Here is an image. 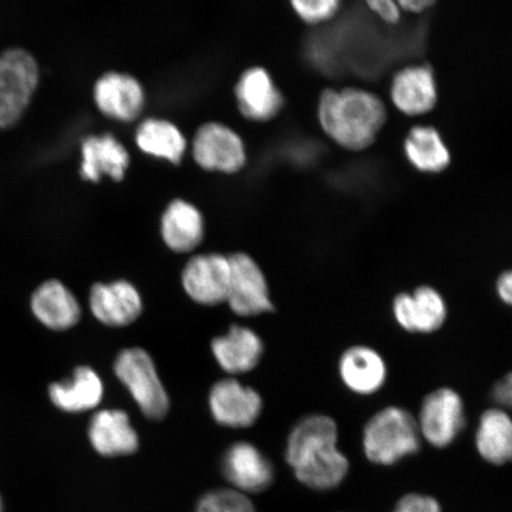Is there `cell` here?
Listing matches in <instances>:
<instances>
[{
	"label": "cell",
	"mask_w": 512,
	"mask_h": 512,
	"mask_svg": "<svg viewBox=\"0 0 512 512\" xmlns=\"http://www.w3.org/2000/svg\"><path fill=\"white\" fill-rule=\"evenodd\" d=\"M418 427L421 437L435 447L450 446L465 425L462 396L451 388H439L422 402Z\"/></svg>",
	"instance_id": "52a82bcc"
},
{
	"label": "cell",
	"mask_w": 512,
	"mask_h": 512,
	"mask_svg": "<svg viewBox=\"0 0 512 512\" xmlns=\"http://www.w3.org/2000/svg\"><path fill=\"white\" fill-rule=\"evenodd\" d=\"M338 373L345 387L357 395L379 392L387 381L388 369L383 357L366 345H355L343 352Z\"/></svg>",
	"instance_id": "9a60e30c"
},
{
	"label": "cell",
	"mask_w": 512,
	"mask_h": 512,
	"mask_svg": "<svg viewBox=\"0 0 512 512\" xmlns=\"http://www.w3.org/2000/svg\"><path fill=\"white\" fill-rule=\"evenodd\" d=\"M496 291L499 299L504 304L510 305L512 302V274L510 271L501 274L496 284Z\"/></svg>",
	"instance_id": "1f68e13d"
},
{
	"label": "cell",
	"mask_w": 512,
	"mask_h": 512,
	"mask_svg": "<svg viewBox=\"0 0 512 512\" xmlns=\"http://www.w3.org/2000/svg\"><path fill=\"white\" fill-rule=\"evenodd\" d=\"M511 376L508 375L505 379L499 381L494 388V399L499 406L503 408H509L511 406Z\"/></svg>",
	"instance_id": "4dcf8cb0"
},
{
	"label": "cell",
	"mask_w": 512,
	"mask_h": 512,
	"mask_svg": "<svg viewBox=\"0 0 512 512\" xmlns=\"http://www.w3.org/2000/svg\"><path fill=\"white\" fill-rule=\"evenodd\" d=\"M394 512H441L435 499L420 495H407L401 499Z\"/></svg>",
	"instance_id": "f1b7e54d"
},
{
	"label": "cell",
	"mask_w": 512,
	"mask_h": 512,
	"mask_svg": "<svg viewBox=\"0 0 512 512\" xmlns=\"http://www.w3.org/2000/svg\"><path fill=\"white\" fill-rule=\"evenodd\" d=\"M236 100L246 118L254 121L271 120L284 106L271 75L264 68L248 69L236 85Z\"/></svg>",
	"instance_id": "e0dca14e"
},
{
	"label": "cell",
	"mask_w": 512,
	"mask_h": 512,
	"mask_svg": "<svg viewBox=\"0 0 512 512\" xmlns=\"http://www.w3.org/2000/svg\"><path fill=\"white\" fill-rule=\"evenodd\" d=\"M162 236L174 252L194 251L204 238L201 211L183 200L171 202L162 217Z\"/></svg>",
	"instance_id": "603a6c76"
},
{
	"label": "cell",
	"mask_w": 512,
	"mask_h": 512,
	"mask_svg": "<svg viewBox=\"0 0 512 512\" xmlns=\"http://www.w3.org/2000/svg\"><path fill=\"white\" fill-rule=\"evenodd\" d=\"M130 157L117 139L108 136L89 137L82 144L81 176L85 181L99 182L102 175L121 181Z\"/></svg>",
	"instance_id": "7402d4cb"
},
{
	"label": "cell",
	"mask_w": 512,
	"mask_h": 512,
	"mask_svg": "<svg viewBox=\"0 0 512 512\" xmlns=\"http://www.w3.org/2000/svg\"><path fill=\"white\" fill-rule=\"evenodd\" d=\"M420 438L418 422L411 413L400 407H387L364 428V452L370 462L393 465L418 452Z\"/></svg>",
	"instance_id": "3957f363"
},
{
	"label": "cell",
	"mask_w": 512,
	"mask_h": 512,
	"mask_svg": "<svg viewBox=\"0 0 512 512\" xmlns=\"http://www.w3.org/2000/svg\"><path fill=\"white\" fill-rule=\"evenodd\" d=\"M395 2L398 4L400 10L413 12V14H420V12L430 9L437 0H395Z\"/></svg>",
	"instance_id": "d6a6232c"
},
{
	"label": "cell",
	"mask_w": 512,
	"mask_h": 512,
	"mask_svg": "<svg viewBox=\"0 0 512 512\" xmlns=\"http://www.w3.org/2000/svg\"><path fill=\"white\" fill-rule=\"evenodd\" d=\"M114 373L146 418H165L170 409L169 395L159 379L155 362L145 350L133 348L121 351L114 363Z\"/></svg>",
	"instance_id": "277c9868"
},
{
	"label": "cell",
	"mask_w": 512,
	"mask_h": 512,
	"mask_svg": "<svg viewBox=\"0 0 512 512\" xmlns=\"http://www.w3.org/2000/svg\"><path fill=\"white\" fill-rule=\"evenodd\" d=\"M192 152L196 163L209 171L233 174L246 164V151L241 138L222 124L203 125L196 133Z\"/></svg>",
	"instance_id": "ba28073f"
},
{
	"label": "cell",
	"mask_w": 512,
	"mask_h": 512,
	"mask_svg": "<svg viewBox=\"0 0 512 512\" xmlns=\"http://www.w3.org/2000/svg\"><path fill=\"white\" fill-rule=\"evenodd\" d=\"M405 152L415 169L428 174L444 171L451 162L450 152L433 127H414L406 139Z\"/></svg>",
	"instance_id": "d4e9b609"
},
{
	"label": "cell",
	"mask_w": 512,
	"mask_h": 512,
	"mask_svg": "<svg viewBox=\"0 0 512 512\" xmlns=\"http://www.w3.org/2000/svg\"><path fill=\"white\" fill-rule=\"evenodd\" d=\"M221 470L233 489L242 494L264 491L273 482V466L264 454L249 443H236L223 454Z\"/></svg>",
	"instance_id": "7c38bea8"
},
{
	"label": "cell",
	"mask_w": 512,
	"mask_h": 512,
	"mask_svg": "<svg viewBox=\"0 0 512 512\" xmlns=\"http://www.w3.org/2000/svg\"><path fill=\"white\" fill-rule=\"evenodd\" d=\"M49 398L66 413L91 411L104 398V383L91 367H79L69 381L51 384Z\"/></svg>",
	"instance_id": "44dd1931"
},
{
	"label": "cell",
	"mask_w": 512,
	"mask_h": 512,
	"mask_svg": "<svg viewBox=\"0 0 512 512\" xmlns=\"http://www.w3.org/2000/svg\"><path fill=\"white\" fill-rule=\"evenodd\" d=\"M476 444L486 462L495 465L509 462L512 454V422L503 408H491L482 415Z\"/></svg>",
	"instance_id": "cb8c5ba5"
},
{
	"label": "cell",
	"mask_w": 512,
	"mask_h": 512,
	"mask_svg": "<svg viewBox=\"0 0 512 512\" xmlns=\"http://www.w3.org/2000/svg\"><path fill=\"white\" fill-rule=\"evenodd\" d=\"M88 438L94 451L107 458L131 456L140 445L130 416L121 409L96 413L89 424Z\"/></svg>",
	"instance_id": "5bb4252c"
},
{
	"label": "cell",
	"mask_w": 512,
	"mask_h": 512,
	"mask_svg": "<svg viewBox=\"0 0 512 512\" xmlns=\"http://www.w3.org/2000/svg\"><path fill=\"white\" fill-rule=\"evenodd\" d=\"M0 512H6V502L2 491H0Z\"/></svg>",
	"instance_id": "836d02e7"
},
{
	"label": "cell",
	"mask_w": 512,
	"mask_h": 512,
	"mask_svg": "<svg viewBox=\"0 0 512 512\" xmlns=\"http://www.w3.org/2000/svg\"><path fill=\"white\" fill-rule=\"evenodd\" d=\"M320 126L335 143L351 151L367 149L387 119L386 106L362 89H328L320 96Z\"/></svg>",
	"instance_id": "7a4b0ae2"
},
{
	"label": "cell",
	"mask_w": 512,
	"mask_h": 512,
	"mask_svg": "<svg viewBox=\"0 0 512 512\" xmlns=\"http://www.w3.org/2000/svg\"><path fill=\"white\" fill-rule=\"evenodd\" d=\"M374 14L388 24L399 23L401 10L395 0H364Z\"/></svg>",
	"instance_id": "f546056e"
},
{
	"label": "cell",
	"mask_w": 512,
	"mask_h": 512,
	"mask_svg": "<svg viewBox=\"0 0 512 512\" xmlns=\"http://www.w3.org/2000/svg\"><path fill=\"white\" fill-rule=\"evenodd\" d=\"M211 350L226 373L240 375L258 366L264 355V343L253 330L234 325L227 335L214 339Z\"/></svg>",
	"instance_id": "d6986e66"
},
{
	"label": "cell",
	"mask_w": 512,
	"mask_h": 512,
	"mask_svg": "<svg viewBox=\"0 0 512 512\" xmlns=\"http://www.w3.org/2000/svg\"><path fill=\"white\" fill-rule=\"evenodd\" d=\"M139 149L147 155L164 158L171 163L182 160L187 142L181 131L169 121L149 119L137 131Z\"/></svg>",
	"instance_id": "484cf974"
},
{
	"label": "cell",
	"mask_w": 512,
	"mask_h": 512,
	"mask_svg": "<svg viewBox=\"0 0 512 512\" xmlns=\"http://www.w3.org/2000/svg\"><path fill=\"white\" fill-rule=\"evenodd\" d=\"M230 279L226 302L236 315L255 317L273 311L270 288L264 272L251 255L228 256Z\"/></svg>",
	"instance_id": "8992f818"
},
{
	"label": "cell",
	"mask_w": 512,
	"mask_h": 512,
	"mask_svg": "<svg viewBox=\"0 0 512 512\" xmlns=\"http://www.w3.org/2000/svg\"><path fill=\"white\" fill-rule=\"evenodd\" d=\"M229 279V258L221 254L194 256L182 273L183 287L188 296L194 302L207 306L226 302Z\"/></svg>",
	"instance_id": "9c48e42d"
},
{
	"label": "cell",
	"mask_w": 512,
	"mask_h": 512,
	"mask_svg": "<svg viewBox=\"0 0 512 512\" xmlns=\"http://www.w3.org/2000/svg\"><path fill=\"white\" fill-rule=\"evenodd\" d=\"M393 315L407 332L432 334L445 324L447 305L435 288L420 286L413 293L403 292L395 297Z\"/></svg>",
	"instance_id": "8fae6325"
},
{
	"label": "cell",
	"mask_w": 512,
	"mask_h": 512,
	"mask_svg": "<svg viewBox=\"0 0 512 512\" xmlns=\"http://www.w3.org/2000/svg\"><path fill=\"white\" fill-rule=\"evenodd\" d=\"M337 425L330 416L313 414L300 420L287 440L286 460L303 484L329 490L341 484L348 459L337 448Z\"/></svg>",
	"instance_id": "6da1fadb"
},
{
	"label": "cell",
	"mask_w": 512,
	"mask_h": 512,
	"mask_svg": "<svg viewBox=\"0 0 512 512\" xmlns=\"http://www.w3.org/2000/svg\"><path fill=\"white\" fill-rule=\"evenodd\" d=\"M40 69L34 56L23 49L0 55V130L18 123L34 96Z\"/></svg>",
	"instance_id": "5b68a950"
},
{
	"label": "cell",
	"mask_w": 512,
	"mask_h": 512,
	"mask_svg": "<svg viewBox=\"0 0 512 512\" xmlns=\"http://www.w3.org/2000/svg\"><path fill=\"white\" fill-rule=\"evenodd\" d=\"M211 415L224 427L247 428L255 424L262 411V399L256 390L239 381L217 382L209 395Z\"/></svg>",
	"instance_id": "30bf717a"
},
{
	"label": "cell",
	"mask_w": 512,
	"mask_h": 512,
	"mask_svg": "<svg viewBox=\"0 0 512 512\" xmlns=\"http://www.w3.org/2000/svg\"><path fill=\"white\" fill-rule=\"evenodd\" d=\"M195 512H255L245 494L235 489H216L202 496Z\"/></svg>",
	"instance_id": "4316f807"
},
{
	"label": "cell",
	"mask_w": 512,
	"mask_h": 512,
	"mask_svg": "<svg viewBox=\"0 0 512 512\" xmlns=\"http://www.w3.org/2000/svg\"><path fill=\"white\" fill-rule=\"evenodd\" d=\"M30 305L38 322L54 331L73 328L81 317L78 300L59 280H49L38 286L32 293Z\"/></svg>",
	"instance_id": "ac0fdd59"
},
{
	"label": "cell",
	"mask_w": 512,
	"mask_h": 512,
	"mask_svg": "<svg viewBox=\"0 0 512 512\" xmlns=\"http://www.w3.org/2000/svg\"><path fill=\"white\" fill-rule=\"evenodd\" d=\"M296 14L307 24L329 21L337 14L339 0H290Z\"/></svg>",
	"instance_id": "83f0119b"
},
{
	"label": "cell",
	"mask_w": 512,
	"mask_h": 512,
	"mask_svg": "<svg viewBox=\"0 0 512 512\" xmlns=\"http://www.w3.org/2000/svg\"><path fill=\"white\" fill-rule=\"evenodd\" d=\"M89 306L93 316L112 328L130 325L142 315L143 300L136 286L126 280L92 287Z\"/></svg>",
	"instance_id": "4fadbf2b"
},
{
	"label": "cell",
	"mask_w": 512,
	"mask_h": 512,
	"mask_svg": "<svg viewBox=\"0 0 512 512\" xmlns=\"http://www.w3.org/2000/svg\"><path fill=\"white\" fill-rule=\"evenodd\" d=\"M94 99L99 110L120 121H132L144 107V91L130 75L108 73L96 82Z\"/></svg>",
	"instance_id": "2e32d148"
},
{
	"label": "cell",
	"mask_w": 512,
	"mask_h": 512,
	"mask_svg": "<svg viewBox=\"0 0 512 512\" xmlns=\"http://www.w3.org/2000/svg\"><path fill=\"white\" fill-rule=\"evenodd\" d=\"M390 95L396 108L407 115H421L433 110L438 93L431 68L415 66L396 74Z\"/></svg>",
	"instance_id": "ffe728a7"
}]
</instances>
